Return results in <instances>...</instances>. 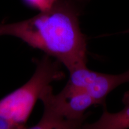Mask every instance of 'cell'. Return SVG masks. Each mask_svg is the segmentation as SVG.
I'll return each mask as SVG.
<instances>
[{
	"mask_svg": "<svg viewBox=\"0 0 129 129\" xmlns=\"http://www.w3.org/2000/svg\"><path fill=\"white\" fill-rule=\"evenodd\" d=\"M89 0H55L49 9L27 20L0 23V36L22 40L59 60L69 72L86 67L87 41L79 18Z\"/></svg>",
	"mask_w": 129,
	"mask_h": 129,
	"instance_id": "obj_1",
	"label": "cell"
},
{
	"mask_svg": "<svg viewBox=\"0 0 129 129\" xmlns=\"http://www.w3.org/2000/svg\"><path fill=\"white\" fill-rule=\"evenodd\" d=\"M36 69L23 85L0 100V119L12 129L26 128V123L37 100L46 87L55 81L63 80L64 74L59 60L45 54L35 59Z\"/></svg>",
	"mask_w": 129,
	"mask_h": 129,
	"instance_id": "obj_2",
	"label": "cell"
},
{
	"mask_svg": "<svg viewBox=\"0 0 129 129\" xmlns=\"http://www.w3.org/2000/svg\"><path fill=\"white\" fill-rule=\"evenodd\" d=\"M40 99L44 105L41 120L30 128L75 129L82 128L87 118L85 111L95 105L90 95L78 91L68 84L54 94L51 85L46 87Z\"/></svg>",
	"mask_w": 129,
	"mask_h": 129,
	"instance_id": "obj_3",
	"label": "cell"
},
{
	"mask_svg": "<svg viewBox=\"0 0 129 129\" xmlns=\"http://www.w3.org/2000/svg\"><path fill=\"white\" fill-rule=\"evenodd\" d=\"M68 83L92 98L95 104H105L109 93L122 84L129 83L126 71L117 75L106 74L90 70L86 67L78 68L69 72Z\"/></svg>",
	"mask_w": 129,
	"mask_h": 129,
	"instance_id": "obj_4",
	"label": "cell"
},
{
	"mask_svg": "<svg viewBox=\"0 0 129 129\" xmlns=\"http://www.w3.org/2000/svg\"><path fill=\"white\" fill-rule=\"evenodd\" d=\"M124 106L116 113L109 112L104 104V111L100 118L91 124H84L85 129H125L129 128V91L124 93L122 98Z\"/></svg>",
	"mask_w": 129,
	"mask_h": 129,
	"instance_id": "obj_5",
	"label": "cell"
},
{
	"mask_svg": "<svg viewBox=\"0 0 129 129\" xmlns=\"http://www.w3.org/2000/svg\"><path fill=\"white\" fill-rule=\"evenodd\" d=\"M55 0H25V1L32 7L36 8L40 11L49 9Z\"/></svg>",
	"mask_w": 129,
	"mask_h": 129,
	"instance_id": "obj_6",
	"label": "cell"
},
{
	"mask_svg": "<svg viewBox=\"0 0 129 129\" xmlns=\"http://www.w3.org/2000/svg\"><path fill=\"white\" fill-rule=\"evenodd\" d=\"M120 33H122V34H129V29H128L126 30H125V31H122L121 32H120Z\"/></svg>",
	"mask_w": 129,
	"mask_h": 129,
	"instance_id": "obj_7",
	"label": "cell"
}]
</instances>
